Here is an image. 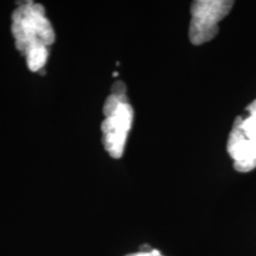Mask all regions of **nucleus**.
<instances>
[{"mask_svg": "<svg viewBox=\"0 0 256 256\" xmlns=\"http://www.w3.org/2000/svg\"><path fill=\"white\" fill-rule=\"evenodd\" d=\"M228 153L234 169L246 173L256 168V99L238 117L230 133Z\"/></svg>", "mask_w": 256, "mask_h": 256, "instance_id": "obj_3", "label": "nucleus"}, {"mask_svg": "<svg viewBox=\"0 0 256 256\" xmlns=\"http://www.w3.org/2000/svg\"><path fill=\"white\" fill-rule=\"evenodd\" d=\"M48 55V46H36L30 48L25 54L27 57L28 68L34 72L40 70L46 64Z\"/></svg>", "mask_w": 256, "mask_h": 256, "instance_id": "obj_5", "label": "nucleus"}, {"mask_svg": "<svg viewBox=\"0 0 256 256\" xmlns=\"http://www.w3.org/2000/svg\"><path fill=\"white\" fill-rule=\"evenodd\" d=\"M12 30L16 46L23 55L36 46H50L55 40L54 30L45 16L41 4L22 3L12 12Z\"/></svg>", "mask_w": 256, "mask_h": 256, "instance_id": "obj_2", "label": "nucleus"}, {"mask_svg": "<svg viewBox=\"0 0 256 256\" xmlns=\"http://www.w3.org/2000/svg\"><path fill=\"white\" fill-rule=\"evenodd\" d=\"M104 114L106 119L101 126L104 146L112 158H120L124 154L134 118L124 82L119 81L112 86L111 94L104 106Z\"/></svg>", "mask_w": 256, "mask_h": 256, "instance_id": "obj_1", "label": "nucleus"}, {"mask_svg": "<svg viewBox=\"0 0 256 256\" xmlns=\"http://www.w3.org/2000/svg\"><path fill=\"white\" fill-rule=\"evenodd\" d=\"M234 1L228 0H198L191 8L189 38L194 45L209 42L218 32V24L229 14Z\"/></svg>", "mask_w": 256, "mask_h": 256, "instance_id": "obj_4", "label": "nucleus"}, {"mask_svg": "<svg viewBox=\"0 0 256 256\" xmlns=\"http://www.w3.org/2000/svg\"><path fill=\"white\" fill-rule=\"evenodd\" d=\"M128 256H164L160 250H142L140 252L132 254Z\"/></svg>", "mask_w": 256, "mask_h": 256, "instance_id": "obj_6", "label": "nucleus"}]
</instances>
